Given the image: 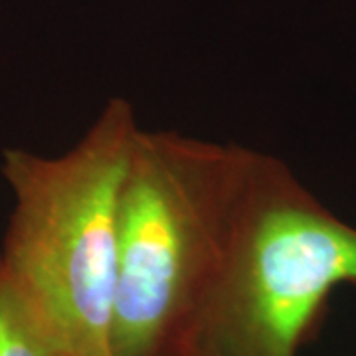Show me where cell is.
Segmentation results:
<instances>
[{
	"label": "cell",
	"mask_w": 356,
	"mask_h": 356,
	"mask_svg": "<svg viewBox=\"0 0 356 356\" xmlns=\"http://www.w3.org/2000/svg\"><path fill=\"white\" fill-rule=\"evenodd\" d=\"M257 151L139 129L119 200L113 356H182L228 259Z\"/></svg>",
	"instance_id": "1"
},
{
	"label": "cell",
	"mask_w": 356,
	"mask_h": 356,
	"mask_svg": "<svg viewBox=\"0 0 356 356\" xmlns=\"http://www.w3.org/2000/svg\"><path fill=\"white\" fill-rule=\"evenodd\" d=\"M139 129L117 97L67 153H2L14 208L0 257L60 356H113L119 200Z\"/></svg>",
	"instance_id": "2"
},
{
	"label": "cell",
	"mask_w": 356,
	"mask_h": 356,
	"mask_svg": "<svg viewBox=\"0 0 356 356\" xmlns=\"http://www.w3.org/2000/svg\"><path fill=\"white\" fill-rule=\"evenodd\" d=\"M346 283L356 285V226L257 151L228 259L184 355L299 356Z\"/></svg>",
	"instance_id": "3"
},
{
	"label": "cell",
	"mask_w": 356,
	"mask_h": 356,
	"mask_svg": "<svg viewBox=\"0 0 356 356\" xmlns=\"http://www.w3.org/2000/svg\"><path fill=\"white\" fill-rule=\"evenodd\" d=\"M0 356H60L50 332L0 257Z\"/></svg>",
	"instance_id": "4"
},
{
	"label": "cell",
	"mask_w": 356,
	"mask_h": 356,
	"mask_svg": "<svg viewBox=\"0 0 356 356\" xmlns=\"http://www.w3.org/2000/svg\"><path fill=\"white\" fill-rule=\"evenodd\" d=\"M182 356H194V355H182Z\"/></svg>",
	"instance_id": "5"
}]
</instances>
